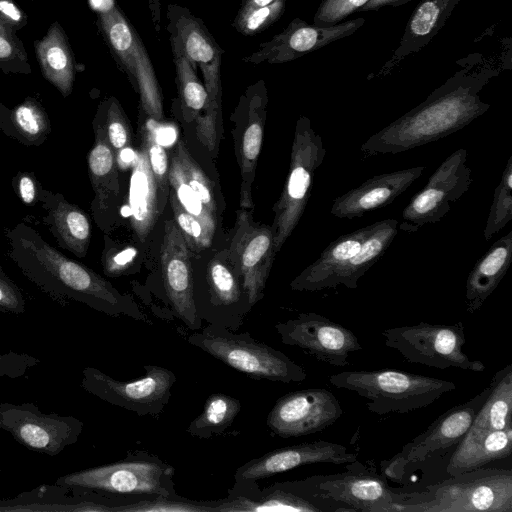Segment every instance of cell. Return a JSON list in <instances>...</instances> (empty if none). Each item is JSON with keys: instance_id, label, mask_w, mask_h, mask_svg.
I'll return each mask as SVG.
<instances>
[{"instance_id": "obj_33", "label": "cell", "mask_w": 512, "mask_h": 512, "mask_svg": "<svg viewBox=\"0 0 512 512\" xmlns=\"http://www.w3.org/2000/svg\"><path fill=\"white\" fill-rule=\"evenodd\" d=\"M35 50L43 76L64 97L68 96L73 88L75 61L67 38L57 22L35 43Z\"/></svg>"}, {"instance_id": "obj_15", "label": "cell", "mask_w": 512, "mask_h": 512, "mask_svg": "<svg viewBox=\"0 0 512 512\" xmlns=\"http://www.w3.org/2000/svg\"><path fill=\"white\" fill-rule=\"evenodd\" d=\"M83 427L84 423L74 416L46 414L31 402L0 403V429L25 448L48 456L75 444Z\"/></svg>"}, {"instance_id": "obj_19", "label": "cell", "mask_w": 512, "mask_h": 512, "mask_svg": "<svg viewBox=\"0 0 512 512\" xmlns=\"http://www.w3.org/2000/svg\"><path fill=\"white\" fill-rule=\"evenodd\" d=\"M343 415L334 394L324 388H309L280 397L266 418L273 435L281 438L300 437L320 432Z\"/></svg>"}, {"instance_id": "obj_4", "label": "cell", "mask_w": 512, "mask_h": 512, "mask_svg": "<svg viewBox=\"0 0 512 512\" xmlns=\"http://www.w3.org/2000/svg\"><path fill=\"white\" fill-rule=\"evenodd\" d=\"M166 16L172 54L183 55L196 71L199 68L202 73L208 105L195 120L196 134L202 145L216 154L222 132L220 66L224 50L205 23L188 8L169 4Z\"/></svg>"}, {"instance_id": "obj_20", "label": "cell", "mask_w": 512, "mask_h": 512, "mask_svg": "<svg viewBox=\"0 0 512 512\" xmlns=\"http://www.w3.org/2000/svg\"><path fill=\"white\" fill-rule=\"evenodd\" d=\"M225 253H217L211 259L206 267L205 290L193 292V298L202 322L236 332L252 306L237 274L224 259Z\"/></svg>"}, {"instance_id": "obj_17", "label": "cell", "mask_w": 512, "mask_h": 512, "mask_svg": "<svg viewBox=\"0 0 512 512\" xmlns=\"http://www.w3.org/2000/svg\"><path fill=\"white\" fill-rule=\"evenodd\" d=\"M226 253L253 307L263 298L276 256L271 226L255 222L248 209L240 208Z\"/></svg>"}, {"instance_id": "obj_43", "label": "cell", "mask_w": 512, "mask_h": 512, "mask_svg": "<svg viewBox=\"0 0 512 512\" xmlns=\"http://www.w3.org/2000/svg\"><path fill=\"white\" fill-rule=\"evenodd\" d=\"M98 110L102 116L108 142L114 153L130 148L132 142L131 129L118 100L111 97L101 103Z\"/></svg>"}, {"instance_id": "obj_29", "label": "cell", "mask_w": 512, "mask_h": 512, "mask_svg": "<svg viewBox=\"0 0 512 512\" xmlns=\"http://www.w3.org/2000/svg\"><path fill=\"white\" fill-rule=\"evenodd\" d=\"M128 207L132 230L144 242L162 214L158 186L150 168L147 151L142 143L131 167Z\"/></svg>"}, {"instance_id": "obj_23", "label": "cell", "mask_w": 512, "mask_h": 512, "mask_svg": "<svg viewBox=\"0 0 512 512\" xmlns=\"http://www.w3.org/2000/svg\"><path fill=\"white\" fill-rule=\"evenodd\" d=\"M364 23V18H356L332 25H316L295 18L283 31L261 43L255 52L244 56L242 61L249 64L287 63L352 35Z\"/></svg>"}, {"instance_id": "obj_53", "label": "cell", "mask_w": 512, "mask_h": 512, "mask_svg": "<svg viewBox=\"0 0 512 512\" xmlns=\"http://www.w3.org/2000/svg\"><path fill=\"white\" fill-rule=\"evenodd\" d=\"M412 0H369L358 11H375L385 6L397 7Z\"/></svg>"}, {"instance_id": "obj_46", "label": "cell", "mask_w": 512, "mask_h": 512, "mask_svg": "<svg viewBox=\"0 0 512 512\" xmlns=\"http://www.w3.org/2000/svg\"><path fill=\"white\" fill-rule=\"evenodd\" d=\"M369 0H323L319 5L313 23L316 25H332L343 21L358 11Z\"/></svg>"}, {"instance_id": "obj_22", "label": "cell", "mask_w": 512, "mask_h": 512, "mask_svg": "<svg viewBox=\"0 0 512 512\" xmlns=\"http://www.w3.org/2000/svg\"><path fill=\"white\" fill-rule=\"evenodd\" d=\"M190 252L175 221L166 220L160 248L165 301L170 306L172 318L178 319L191 331H199L203 322L198 317L194 304Z\"/></svg>"}, {"instance_id": "obj_21", "label": "cell", "mask_w": 512, "mask_h": 512, "mask_svg": "<svg viewBox=\"0 0 512 512\" xmlns=\"http://www.w3.org/2000/svg\"><path fill=\"white\" fill-rule=\"evenodd\" d=\"M267 103V88L263 80H258L241 95L231 116L235 154L241 173L240 207L244 209L254 207L252 185L262 147Z\"/></svg>"}, {"instance_id": "obj_58", "label": "cell", "mask_w": 512, "mask_h": 512, "mask_svg": "<svg viewBox=\"0 0 512 512\" xmlns=\"http://www.w3.org/2000/svg\"><path fill=\"white\" fill-rule=\"evenodd\" d=\"M1 312V311H0Z\"/></svg>"}, {"instance_id": "obj_51", "label": "cell", "mask_w": 512, "mask_h": 512, "mask_svg": "<svg viewBox=\"0 0 512 512\" xmlns=\"http://www.w3.org/2000/svg\"><path fill=\"white\" fill-rule=\"evenodd\" d=\"M8 23L0 17V61H8L23 56Z\"/></svg>"}, {"instance_id": "obj_52", "label": "cell", "mask_w": 512, "mask_h": 512, "mask_svg": "<svg viewBox=\"0 0 512 512\" xmlns=\"http://www.w3.org/2000/svg\"><path fill=\"white\" fill-rule=\"evenodd\" d=\"M0 17L8 24L20 25L24 16L11 0H0Z\"/></svg>"}, {"instance_id": "obj_27", "label": "cell", "mask_w": 512, "mask_h": 512, "mask_svg": "<svg viewBox=\"0 0 512 512\" xmlns=\"http://www.w3.org/2000/svg\"><path fill=\"white\" fill-rule=\"evenodd\" d=\"M93 128L95 141L87 155L89 177L95 194L91 208L98 226L105 230L108 227V215L119 195V169L99 110Z\"/></svg>"}, {"instance_id": "obj_41", "label": "cell", "mask_w": 512, "mask_h": 512, "mask_svg": "<svg viewBox=\"0 0 512 512\" xmlns=\"http://www.w3.org/2000/svg\"><path fill=\"white\" fill-rule=\"evenodd\" d=\"M142 143L145 145L150 168L158 186L159 207L161 213L169 197V160L163 145L157 140L153 119L150 118L144 126Z\"/></svg>"}, {"instance_id": "obj_54", "label": "cell", "mask_w": 512, "mask_h": 512, "mask_svg": "<svg viewBox=\"0 0 512 512\" xmlns=\"http://www.w3.org/2000/svg\"><path fill=\"white\" fill-rule=\"evenodd\" d=\"M118 169L126 170L128 167H132L135 158L136 151H133L132 148H125L115 154Z\"/></svg>"}, {"instance_id": "obj_39", "label": "cell", "mask_w": 512, "mask_h": 512, "mask_svg": "<svg viewBox=\"0 0 512 512\" xmlns=\"http://www.w3.org/2000/svg\"><path fill=\"white\" fill-rule=\"evenodd\" d=\"M512 219V156H509L500 182L494 190L492 204L484 228L485 240H490Z\"/></svg>"}, {"instance_id": "obj_14", "label": "cell", "mask_w": 512, "mask_h": 512, "mask_svg": "<svg viewBox=\"0 0 512 512\" xmlns=\"http://www.w3.org/2000/svg\"><path fill=\"white\" fill-rule=\"evenodd\" d=\"M467 150L459 148L447 156L402 211L398 229L415 233L427 224L441 221L472 184Z\"/></svg>"}, {"instance_id": "obj_35", "label": "cell", "mask_w": 512, "mask_h": 512, "mask_svg": "<svg viewBox=\"0 0 512 512\" xmlns=\"http://www.w3.org/2000/svg\"><path fill=\"white\" fill-rule=\"evenodd\" d=\"M241 410L239 399L225 393L210 394L202 412L187 427L189 435L199 439H210L223 434L234 422Z\"/></svg>"}, {"instance_id": "obj_9", "label": "cell", "mask_w": 512, "mask_h": 512, "mask_svg": "<svg viewBox=\"0 0 512 512\" xmlns=\"http://www.w3.org/2000/svg\"><path fill=\"white\" fill-rule=\"evenodd\" d=\"M280 483L322 511L395 512V506L406 498V493L390 489L384 474L369 470L352 469Z\"/></svg>"}, {"instance_id": "obj_48", "label": "cell", "mask_w": 512, "mask_h": 512, "mask_svg": "<svg viewBox=\"0 0 512 512\" xmlns=\"http://www.w3.org/2000/svg\"><path fill=\"white\" fill-rule=\"evenodd\" d=\"M39 363L40 359L25 352H0V377L11 379L22 377Z\"/></svg>"}, {"instance_id": "obj_55", "label": "cell", "mask_w": 512, "mask_h": 512, "mask_svg": "<svg viewBox=\"0 0 512 512\" xmlns=\"http://www.w3.org/2000/svg\"><path fill=\"white\" fill-rule=\"evenodd\" d=\"M90 7L99 14L108 13L116 6L114 0H88Z\"/></svg>"}, {"instance_id": "obj_50", "label": "cell", "mask_w": 512, "mask_h": 512, "mask_svg": "<svg viewBox=\"0 0 512 512\" xmlns=\"http://www.w3.org/2000/svg\"><path fill=\"white\" fill-rule=\"evenodd\" d=\"M12 186L26 206H34L39 201L42 186L33 172L20 171L14 176Z\"/></svg>"}, {"instance_id": "obj_40", "label": "cell", "mask_w": 512, "mask_h": 512, "mask_svg": "<svg viewBox=\"0 0 512 512\" xmlns=\"http://www.w3.org/2000/svg\"><path fill=\"white\" fill-rule=\"evenodd\" d=\"M220 500L194 501L178 494L140 499L121 506L118 512H217Z\"/></svg>"}, {"instance_id": "obj_7", "label": "cell", "mask_w": 512, "mask_h": 512, "mask_svg": "<svg viewBox=\"0 0 512 512\" xmlns=\"http://www.w3.org/2000/svg\"><path fill=\"white\" fill-rule=\"evenodd\" d=\"M329 382L364 398L368 411L379 416L425 408L456 389L451 381L395 369L343 371Z\"/></svg>"}, {"instance_id": "obj_13", "label": "cell", "mask_w": 512, "mask_h": 512, "mask_svg": "<svg viewBox=\"0 0 512 512\" xmlns=\"http://www.w3.org/2000/svg\"><path fill=\"white\" fill-rule=\"evenodd\" d=\"M143 377L120 381L95 367L82 371L81 387L97 398L138 416L157 418L168 404L177 378L173 371L158 365H144Z\"/></svg>"}, {"instance_id": "obj_56", "label": "cell", "mask_w": 512, "mask_h": 512, "mask_svg": "<svg viewBox=\"0 0 512 512\" xmlns=\"http://www.w3.org/2000/svg\"><path fill=\"white\" fill-rule=\"evenodd\" d=\"M282 0H242L241 9L262 8Z\"/></svg>"}, {"instance_id": "obj_12", "label": "cell", "mask_w": 512, "mask_h": 512, "mask_svg": "<svg viewBox=\"0 0 512 512\" xmlns=\"http://www.w3.org/2000/svg\"><path fill=\"white\" fill-rule=\"evenodd\" d=\"M99 28L120 69L140 95V106L154 120L163 119L160 87L148 52L125 14L116 5L99 14Z\"/></svg>"}, {"instance_id": "obj_49", "label": "cell", "mask_w": 512, "mask_h": 512, "mask_svg": "<svg viewBox=\"0 0 512 512\" xmlns=\"http://www.w3.org/2000/svg\"><path fill=\"white\" fill-rule=\"evenodd\" d=\"M26 303L20 289L6 274H0V311L23 314Z\"/></svg>"}, {"instance_id": "obj_28", "label": "cell", "mask_w": 512, "mask_h": 512, "mask_svg": "<svg viewBox=\"0 0 512 512\" xmlns=\"http://www.w3.org/2000/svg\"><path fill=\"white\" fill-rule=\"evenodd\" d=\"M39 201L46 211L43 222L58 245L78 258L87 254L91 240V223L88 214L68 202L60 193L41 188Z\"/></svg>"}, {"instance_id": "obj_8", "label": "cell", "mask_w": 512, "mask_h": 512, "mask_svg": "<svg viewBox=\"0 0 512 512\" xmlns=\"http://www.w3.org/2000/svg\"><path fill=\"white\" fill-rule=\"evenodd\" d=\"M187 342L252 379L290 384L307 378L301 365L248 332L207 324L188 335Z\"/></svg>"}, {"instance_id": "obj_1", "label": "cell", "mask_w": 512, "mask_h": 512, "mask_svg": "<svg viewBox=\"0 0 512 512\" xmlns=\"http://www.w3.org/2000/svg\"><path fill=\"white\" fill-rule=\"evenodd\" d=\"M6 238L9 258L30 282L55 300H72L109 316L151 324L133 298L51 246L34 227L18 223L6 231Z\"/></svg>"}, {"instance_id": "obj_45", "label": "cell", "mask_w": 512, "mask_h": 512, "mask_svg": "<svg viewBox=\"0 0 512 512\" xmlns=\"http://www.w3.org/2000/svg\"><path fill=\"white\" fill-rule=\"evenodd\" d=\"M285 3L286 0H282L262 8H240L232 26L244 36L261 33L282 16Z\"/></svg>"}, {"instance_id": "obj_36", "label": "cell", "mask_w": 512, "mask_h": 512, "mask_svg": "<svg viewBox=\"0 0 512 512\" xmlns=\"http://www.w3.org/2000/svg\"><path fill=\"white\" fill-rule=\"evenodd\" d=\"M11 124L8 135L26 145L38 146L51 132L47 113L33 98L25 99L9 115Z\"/></svg>"}, {"instance_id": "obj_31", "label": "cell", "mask_w": 512, "mask_h": 512, "mask_svg": "<svg viewBox=\"0 0 512 512\" xmlns=\"http://www.w3.org/2000/svg\"><path fill=\"white\" fill-rule=\"evenodd\" d=\"M512 453V427L484 434H465L454 448L448 465L449 476L475 470Z\"/></svg>"}, {"instance_id": "obj_34", "label": "cell", "mask_w": 512, "mask_h": 512, "mask_svg": "<svg viewBox=\"0 0 512 512\" xmlns=\"http://www.w3.org/2000/svg\"><path fill=\"white\" fill-rule=\"evenodd\" d=\"M490 391L466 434H484L512 427V365L497 371Z\"/></svg>"}, {"instance_id": "obj_42", "label": "cell", "mask_w": 512, "mask_h": 512, "mask_svg": "<svg viewBox=\"0 0 512 512\" xmlns=\"http://www.w3.org/2000/svg\"><path fill=\"white\" fill-rule=\"evenodd\" d=\"M178 157L187 183L195 191L204 206L217 217L214 190L208 177L193 159L185 142L179 140L173 150Z\"/></svg>"}, {"instance_id": "obj_3", "label": "cell", "mask_w": 512, "mask_h": 512, "mask_svg": "<svg viewBox=\"0 0 512 512\" xmlns=\"http://www.w3.org/2000/svg\"><path fill=\"white\" fill-rule=\"evenodd\" d=\"M397 233L398 220L383 219L339 236L290 282V288L298 292L357 288L360 278L386 253Z\"/></svg>"}, {"instance_id": "obj_32", "label": "cell", "mask_w": 512, "mask_h": 512, "mask_svg": "<svg viewBox=\"0 0 512 512\" xmlns=\"http://www.w3.org/2000/svg\"><path fill=\"white\" fill-rule=\"evenodd\" d=\"M460 0H423L407 22L400 44L388 65L424 48L446 24Z\"/></svg>"}, {"instance_id": "obj_26", "label": "cell", "mask_w": 512, "mask_h": 512, "mask_svg": "<svg viewBox=\"0 0 512 512\" xmlns=\"http://www.w3.org/2000/svg\"><path fill=\"white\" fill-rule=\"evenodd\" d=\"M425 169L416 166L375 175L335 198L330 213L339 219L353 220L385 207L409 189Z\"/></svg>"}, {"instance_id": "obj_5", "label": "cell", "mask_w": 512, "mask_h": 512, "mask_svg": "<svg viewBox=\"0 0 512 512\" xmlns=\"http://www.w3.org/2000/svg\"><path fill=\"white\" fill-rule=\"evenodd\" d=\"M512 512V470L478 468L406 493L395 512Z\"/></svg>"}, {"instance_id": "obj_38", "label": "cell", "mask_w": 512, "mask_h": 512, "mask_svg": "<svg viewBox=\"0 0 512 512\" xmlns=\"http://www.w3.org/2000/svg\"><path fill=\"white\" fill-rule=\"evenodd\" d=\"M168 180L170 189L175 194L179 204L184 210L197 218L207 233L213 238L217 226V217L204 206L195 191L187 183L174 151L169 162Z\"/></svg>"}, {"instance_id": "obj_47", "label": "cell", "mask_w": 512, "mask_h": 512, "mask_svg": "<svg viewBox=\"0 0 512 512\" xmlns=\"http://www.w3.org/2000/svg\"><path fill=\"white\" fill-rule=\"evenodd\" d=\"M137 255L134 247L119 248L105 237V248L102 254L103 271L107 276L117 277L124 274Z\"/></svg>"}, {"instance_id": "obj_18", "label": "cell", "mask_w": 512, "mask_h": 512, "mask_svg": "<svg viewBox=\"0 0 512 512\" xmlns=\"http://www.w3.org/2000/svg\"><path fill=\"white\" fill-rule=\"evenodd\" d=\"M275 329L283 344L336 367L348 366L349 355L363 350L352 330L316 312L300 313Z\"/></svg>"}, {"instance_id": "obj_10", "label": "cell", "mask_w": 512, "mask_h": 512, "mask_svg": "<svg viewBox=\"0 0 512 512\" xmlns=\"http://www.w3.org/2000/svg\"><path fill=\"white\" fill-rule=\"evenodd\" d=\"M291 148L289 173L273 206L271 228L276 253L298 225L310 197L314 175L326 155L322 137L307 117L298 119Z\"/></svg>"}, {"instance_id": "obj_16", "label": "cell", "mask_w": 512, "mask_h": 512, "mask_svg": "<svg viewBox=\"0 0 512 512\" xmlns=\"http://www.w3.org/2000/svg\"><path fill=\"white\" fill-rule=\"evenodd\" d=\"M489 391L490 384L466 402L438 416L425 431L405 444L400 452L381 462L382 474L397 481L408 466L455 448L469 430Z\"/></svg>"}, {"instance_id": "obj_6", "label": "cell", "mask_w": 512, "mask_h": 512, "mask_svg": "<svg viewBox=\"0 0 512 512\" xmlns=\"http://www.w3.org/2000/svg\"><path fill=\"white\" fill-rule=\"evenodd\" d=\"M175 468L143 450L127 453L122 460L65 474L55 484L73 491H91L134 500L177 495Z\"/></svg>"}, {"instance_id": "obj_2", "label": "cell", "mask_w": 512, "mask_h": 512, "mask_svg": "<svg viewBox=\"0 0 512 512\" xmlns=\"http://www.w3.org/2000/svg\"><path fill=\"white\" fill-rule=\"evenodd\" d=\"M488 79L486 74L458 72L418 106L371 135L360 151L365 157L395 155L463 129L489 109L480 97Z\"/></svg>"}, {"instance_id": "obj_11", "label": "cell", "mask_w": 512, "mask_h": 512, "mask_svg": "<svg viewBox=\"0 0 512 512\" xmlns=\"http://www.w3.org/2000/svg\"><path fill=\"white\" fill-rule=\"evenodd\" d=\"M381 335L384 345L398 351L409 363L442 370H485V365L480 360L470 359L463 350L466 336L461 321L452 325L420 322L410 326L387 328Z\"/></svg>"}, {"instance_id": "obj_24", "label": "cell", "mask_w": 512, "mask_h": 512, "mask_svg": "<svg viewBox=\"0 0 512 512\" xmlns=\"http://www.w3.org/2000/svg\"><path fill=\"white\" fill-rule=\"evenodd\" d=\"M356 461L357 454L348 452L344 445L325 440L303 442L277 448L251 459L236 469L234 480L257 482L304 465H347Z\"/></svg>"}, {"instance_id": "obj_57", "label": "cell", "mask_w": 512, "mask_h": 512, "mask_svg": "<svg viewBox=\"0 0 512 512\" xmlns=\"http://www.w3.org/2000/svg\"><path fill=\"white\" fill-rule=\"evenodd\" d=\"M0 274H5L1 266H0Z\"/></svg>"}, {"instance_id": "obj_44", "label": "cell", "mask_w": 512, "mask_h": 512, "mask_svg": "<svg viewBox=\"0 0 512 512\" xmlns=\"http://www.w3.org/2000/svg\"><path fill=\"white\" fill-rule=\"evenodd\" d=\"M168 200L173 211L174 221L190 251L201 252L209 248L213 238L197 218L183 209L171 189Z\"/></svg>"}, {"instance_id": "obj_37", "label": "cell", "mask_w": 512, "mask_h": 512, "mask_svg": "<svg viewBox=\"0 0 512 512\" xmlns=\"http://www.w3.org/2000/svg\"><path fill=\"white\" fill-rule=\"evenodd\" d=\"M173 61L182 114L186 121L191 122L205 111L208 94L197 76V71L183 55L173 54Z\"/></svg>"}, {"instance_id": "obj_25", "label": "cell", "mask_w": 512, "mask_h": 512, "mask_svg": "<svg viewBox=\"0 0 512 512\" xmlns=\"http://www.w3.org/2000/svg\"><path fill=\"white\" fill-rule=\"evenodd\" d=\"M136 500L91 491H73L58 484L41 485L13 498L0 499V512H118Z\"/></svg>"}, {"instance_id": "obj_30", "label": "cell", "mask_w": 512, "mask_h": 512, "mask_svg": "<svg viewBox=\"0 0 512 512\" xmlns=\"http://www.w3.org/2000/svg\"><path fill=\"white\" fill-rule=\"evenodd\" d=\"M512 260V230L500 237L477 260L465 286L466 311L474 314L506 275Z\"/></svg>"}]
</instances>
